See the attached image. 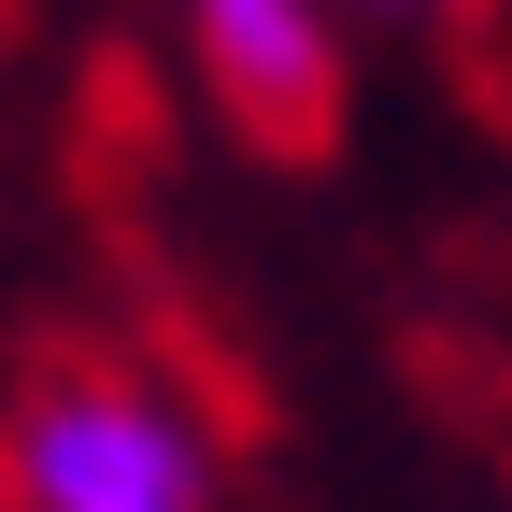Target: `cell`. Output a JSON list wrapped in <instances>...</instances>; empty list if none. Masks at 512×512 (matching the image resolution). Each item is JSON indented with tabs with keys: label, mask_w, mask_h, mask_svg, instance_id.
Listing matches in <instances>:
<instances>
[{
	"label": "cell",
	"mask_w": 512,
	"mask_h": 512,
	"mask_svg": "<svg viewBox=\"0 0 512 512\" xmlns=\"http://www.w3.org/2000/svg\"><path fill=\"white\" fill-rule=\"evenodd\" d=\"M29 484L57 512H171V498H200V456L128 399H57L29 427Z\"/></svg>",
	"instance_id": "obj_1"
},
{
	"label": "cell",
	"mask_w": 512,
	"mask_h": 512,
	"mask_svg": "<svg viewBox=\"0 0 512 512\" xmlns=\"http://www.w3.org/2000/svg\"><path fill=\"white\" fill-rule=\"evenodd\" d=\"M200 29H214V72L242 86V114L271 143H313L328 128V43H313L299 0H200Z\"/></svg>",
	"instance_id": "obj_2"
}]
</instances>
